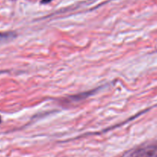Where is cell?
Returning <instances> with one entry per match:
<instances>
[{
  "mask_svg": "<svg viewBox=\"0 0 157 157\" xmlns=\"http://www.w3.org/2000/svg\"><path fill=\"white\" fill-rule=\"evenodd\" d=\"M123 157H157V141L140 145L128 151Z\"/></svg>",
  "mask_w": 157,
  "mask_h": 157,
  "instance_id": "cell-1",
  "label": "cell"
},
{
  "mask_svg": "<svg viewBox=\"0 0 157 157\" xmlns=\"http://www.w3.org/2000/svg\"><path fill=\"white\" fill-rule=\"evenodd\" d=\"M16 33L13 32H7V33H0V44L3 43L10 41L16 37Z\"/></svg>",
  "mask_w": 157,
  "mask_h": 157,
  "instance_id": "cell-2",
  "label": "cell"
},
{
  "mask_svg": "<svg viewBox=\"0 0 157 157\" xmlns=\"http://www.w3.org/2000/svg\"><path fill=\"white\" fill-rule=\"evenodd\" d=\"M91 94V93H82V94H79V95H75V96H70V97L67 98V99H67V100H69V102H68L67 104L70 103L71 102H72V100H75V102H78V101L80 100H82V99H84L85 98H86L87 96H89Z\"/></svg>",
  "mask_w": 157,
  "mask_h": 157,
  "instance_id": "cell-3",
  "label": "cell"
},
{
  "mask_svg": "<svg viewBox=\"0 0 157 157\" xmlns=\"http://www.w3.org/2000/svg\"><path fill=\"white\" fill-rule=\"evenodd\" d=\"M52 1V0H42L41 3L42 4H47V3H49V2H51Z\"/></svg>",
  "mask_w": 157,
  "mask_h": 157,
  "instance_id": "cell-4",
  "label": "cell"
},
{
  "mask_svg": "<svg viewBox=\"0 0 157 157\" xmlns=\"http://www.w3.org/2000/svg\"><path fill=\"white\" fill-rule=\"evenodd\" d=\"M1 122H2V119H1V116H0V123H1Z\"/></svg>",
  "mask_w": 157,
  "mask_h": 157,
  "instance_id": "cell-5",
  "label": "cell"
}]
</instances>
